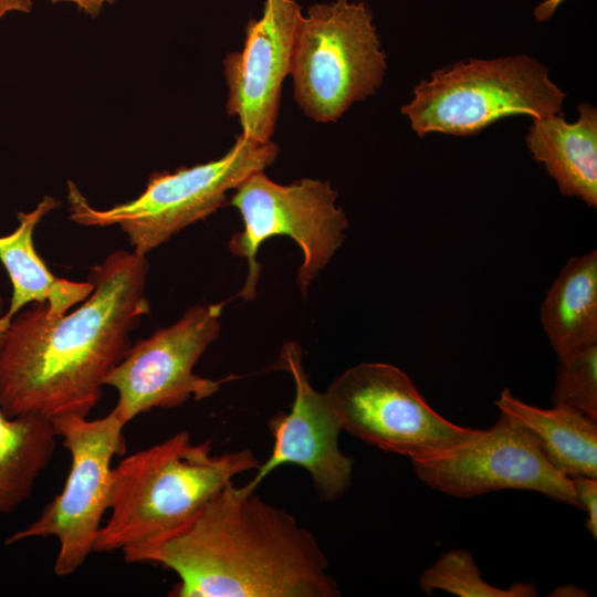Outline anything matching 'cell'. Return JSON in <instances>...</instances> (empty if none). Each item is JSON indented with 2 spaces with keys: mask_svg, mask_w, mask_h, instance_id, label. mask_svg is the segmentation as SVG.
<instances>
[{
  "mask_svg": "<svg viewBox=\"0 0 597 597\" xmlns=\"http://www.w3.org/2000/svg\"><path fill=\"white\" fill-rule=\"evenodd\" d=\"M565 97L549 69L535 57L470 59L439 69L417 84L401 113L419 137L471 136L514 115L562 114Z\"/></svg>",
  "mask_w": 597,
  "mask_h": 597,
  "instance_id": "cell-5",
  "label": "cell"
},
{
  "mask_svg": "<svg viewBox=\"0 0 597 597\" xmlns=\"http://www.w3.org/2000/svg\"><path fill=\"white\" fill-rule=\"evenodd\" d=\"M71 455L63 490L28 527L6 540L12 545L32 537H55L57 576L75 573L94 548L112 501V460L124 454L126 426L112 410L102 418L65 416L52 420Z\"/></svg>",
  "mask_w": 597,
  "mask_h": 597,
  "instance_id": "cell-9",
  "label": "cell"
},
{
  "mask_svg": "<svg viewBox=\"0 0 597 597\" xmlns=\"http://www.w3.org/2000/svg\"><path fill=\"white\" fill-rule=\"evenodd\" d=\"M579 509L587 513L586 527L597 538V479L576 475L570 478Z\"/></svg>",
  "mask_w": 597,
  "mask_h": 597,
  "instance_id": "cell-21",
  "label": "cell"
},
{
  "mask_svg": "<svg viewBox=\"0 0 597 597\" xmlns=\"http://www.w3.org/2000/svg\"><path fill=\"white\" fill-rule=\"evenodd\" d=\"M33 0H0V19L10 12L30 13Z\"/></svg>",
  "mask_w": 597,
  "mask_h": 597,
  "instance_id": "cell-23",
  "label": "cell"
},
{
  "mask_svg": "<svg viewBox=\"0 0 597 597\" xmlns=\"http://www.w3.org/2000/svg\"><path fill=\"white\" fill-rule=\"evenodd\" d=\"M426 594L442 590L461 597H533L537 588L533 583H515L507 588L485 582L473 556L465 549L454 548L441 555L419 578Z\"/></svg>",
  "mask_w": 597,
  "mask_h": 597,
  "instance_id": "cell-19",
  "label": "cell"
},
{
  "mask_svg": "<svg viewBox=\"0 0 597 597\" xmlns=\"http://www.w3.org/2000/svg\"><path fill=\"white\" fill-rule=\"evenodd\" d=\"M60 205L55 198L44 196L33 210L18 213L19 224L13 232L0 237V262L12 285L10 303L3 313L10 320L34 302L46 303L51 316H62L94 290L90 280L73 282L55 276L35 251L36 226Z\"/></svg>",
  "mask_w": 597,
  "mask_h": 597,
  "instance_id": "cell-15",
  "label": "cell"
},
{
  "mask_svg": "<svg viewBox=\"0 0 597 597\" xmlns=\"http://www.w3.org/2000/svg\"><path fill=\"white\" fill-rule=\"evenodd\" d=\"M302 17L295 0H265L262 17L247 25L242 50L223 60L227 112L248 138L271 140Z\"/></svg>",
  "mask_w": 597,
  "mask_h": 597,
  "instance_id": "cell-13",
  "label": "cell"
},
{
  "mask_svg": "<svg viewBox=\"0 0 597 597\" xmlns=\"http://www.w3.org/2000/svg\"><path fill=\"white\" fill-rule=\"evenodd\" d=\"M540 321L557 358L597 343V251L570 258L547 290Z\"/></svg>",
  "mask_w": 597,
  "mask_h": 597,
  "instance_id": "cell-17",
  "label": "cell"
},
{
  "mask_svg": "<svg viewBox=\"0 0 597 597\" xmlns=\"http://www.w3.org/2000/svg\"><path fill=\"white\" fill-rule=\"evenodd\" d=\"M261 462L249 449L212 454L187 431L124 458L112 471V501L94 552L154 546L186 527L232 479Z\"/></svg>",
  "mask_w": 597,
  "mask_h": 597,
  "instance_id": "cell-3",
  "label": "cell"
},
{
  "mask_svg": "<svg viewBox=\"0 0 597 597\" xmlns=\"http://www.w3.org/2000/svg\"><path fill=\"white\" fill-rule=\"evenodd\" d=\"M273 368L292 376L294 399L289 412L280 411L269 419L273 449L244 486L256 490L280 465L296 464L310 473L317 495L334 502L350 486L354 470V459L338 447L343 430L338 416L327 395L311 385L298 343L285 342Z\"/></svg>",
  "mask_w": 597,
  "mask_h": 597,
  "instance_id": "cell-12",
  "label": "cell"
},
{
  "mask_svg": "<svg viewBox=\"0 0 597 597\" xmlns=\"http://www.w3.org/2000/svg\"><path fill=\"white\" fill-rule=\"evenodd\" d=\"M52 3L69 2L75 4L81 11L87 15L95 18L104 8V4H112L116 0H48Z\"/></svg>",
  "mask_w": 597,
  "mask_h": 597,
  "instance_id": "cell-22",
  "label": "cell"
},
{
  "mask_svg": "<svg viewBox=\"0 0 597 597\" xmlns=\"http://www.w3.org/2000/svg\"><path fill=\"white\" fill-rule=\"evenodd\" d=\"M564 0H545L534 8V18L537 22H544L552 18L556 9Z\"/></svg>",
  "mask_w": 597,
  "mask_h": 597,
  "instance_id": "cell-24",
  "label": "cell"
},
{
  "mask_svg": "<svg viewBox=\"0 0 597 597\" xmlns=\"http://www.w3.org/2000/svg\"><path fill=\"white\" fill-rule=\"evenodd\" d=\"M227 301L188 308L172 325L130 345L104 380L117 391L113 411L127 425L143 412L176 408L190 399L214 395L219 380L193 373L195 365L218 338Z\"/></svg>",
  "mask_w": 597,
  "mask_h": 597,
  "instance_id": "cell-10",
  "label": "cell"
},
{
  "mask_svg": "<svg viewBox=\"0 0 597 597\" xmlns=\"http://www.w3.org/2000/svg\"><path fill=\"white\" fill-rule=\"evenodd\" d=\"M325 394L343 430L412 462L444 454L480 433L433 410L410 377L391 364L359 363L337 376Z\"/></svg>",
  "mask_w": 597,
  "mask_h": 597,
  "instance_id": "cell-8",
  "label": "cell"
},
{
  "mask_svg": "<svg viewBox=\"0 0 597 597\" xmlns=\"http://www.w3.org/2000/svg\"><path fill=\"white\" fill-rule=\"evenodd\" d=\"M172 570V597H337L315 536L284 509L228 484L178 533L123 554Z\"/></svg>",
  "mask_w": 597,
  "mask_h": 597,
  "instance_id": "cell-2",
  "label": "cell"
},
{
  "mask_svg": "<svg viewBox=\"0 0 597 597\" xmlns=\"http://www.w3.org/2000/svg\"><path fill=\"white\" fill-rule=\"evenodd\" d=\"M146 256L115 251L94 265L82 305L51 316L46 303L17 313L0 339V405L8 417H87L104 380L148 314Z\"/></svg>",
  "mask_w": 597,
  "mask_h": 597,
  "instance_id": "cell-1",
  "label": "cell"
},
{
  "mask_svg": "<svg viewBox=\"0 0 597 597\" xmlns=\"http://www.w3.org/2000/svg\"><path fill=\"white\" fill-rule=\"evenodd\" d=\"M56 437L52 420L35 415L8 417L0 405V516L31 496L53 455Z\"/></svg>",
  "mask_w": 597,
  "mask_h": 597,
  "instance_id": "cell-18",
  "label": "cell"
},
{
  "mask_svg": "<svg viewBox=\"0 0 597 597\" xmlns=\"http://www.w3.org/2000/svg\"><path fill=\"white\" fill-rule=\"evenodd\" d=\"M552 402L597 420V343L558 357Z\"/></svg>",
  "mask_w": 597,
  "mask_h": 597,
  "instance_id": "cell-20",
  "label": "cell"
},
{
  "mask_svg": "<svg viewBox=\"0 0 597 597\" xmlns=\"http://www.w3.org/2000/svg\"><path fill=\"white\" fill-rule=\"evenodd\" d=\"M231 197L243 228L229 243L230 252L247 261L248 273L237 297L251 301L256 295L261 265L259 248L268 239L286 235L303 253L297 285L305 297L312 281L327 265L345 240L348 220L336 206L337 191L328 181L303 178L290 185L271 180L264 171L248 177Z\"/></svg>",
  "mask_w": 597,
  "mask_h": 597,
  "instance_id": "cell-7",
  "label": "cell"
},
{
  "mask_svg": "<svg viewBox=\"0 0 597 597\" xmlns=\"http://www.w3.org/2000/svg\"><path fill=\"white\" fill-rule=\"evenodd\" d=\"M2 305H3V301H2V297L0 296V339L4 335L11 322L10 318H8L4 314H2Z\"/></svg>",
  "mask_w": 597,
  "mask_h": 597,
  "instance_id": "cell-25",
  "label": "cell"
},
{
  "mask_svg": "<svg viewBox=\"0 0 597 597\" xmlns=\"http://www.w3.org/2000/svg\"><path fill=\"white\" fill-rule=\"evenodd\" d=\"M500 412L523 427L559 473L597 479V420L578 411L528 405L504 388L495 401Z\"/></svg>",
  "mask_w": 597,
  "mask_h": 597,
  "instance_id": "cell-16",
  "label": "cell"
},
{
  "mask_svg": "<svg viewBox=\"0 0 597 597\" xmlns=\"http://www.w3.org/2000/svg\"><path fill=\"white\" fill-rule=\"evenodd\" d=\"M277 154L279 147L272 140L239 135L222 157L174 172H154L137 198L103 210L92 207L77 186L69 181L70 219L86 227L119 226L133 252L146 256L189 224L227 205V192L252 174L264 171Z\"/></svg>",
  "mask_w": 597,
  "mask_h": 597,
  "instance_id": "cell-4",
  "label": "cell"
},
{
  "mask_svg": "<svg viewBox=\"0 0 597 597\" xmlns=\"http://www.w3.org/2000/svg\"><path fill=\"white\" fill-rule=\"evenodd\" d=\"M412 464L425 484L448 495L516 489L579 507L572 479L554 469L533 437L503 413L472 440Z\"/></svg>",
  "mask_w": 597,
  "mask_h": 597,
  "instance_id": "cell-11",
  "label": "cell"
},
{
  "mask_svg": "<svg viewBox=\"0 0 597 597\" xmlns=\"http://www.w3.org/2000/svg\"><path fill=\"white\" fill-rule=\"evenodd\" d=\"M577 111L575 122L562 114L532 118L525 140L563 195L596 208L597 111L589 103H580Z\"/></svg>",
  "mask_w": 597,
  "mask_h": 597,
  "instance_id": "cell-14",
  "label": "cell"
},
{
  "mask_svg": "<svg viewBox=\"0 0 597 597\" xmlns=\"http://www.w3.org/2000/svg\"><path fill=\"white\" fill-rule=\"evenodd\" d=\"M386 67L373 14L364 2L314 4L302 17L289 74L296 103L312 119L337 121L378 90Z\"/></svg>",
  "mask_w": 597,
  "mask_h": 597,
  "instance_id": "cell-6",
  "label": "cell"
}]
</instances>
